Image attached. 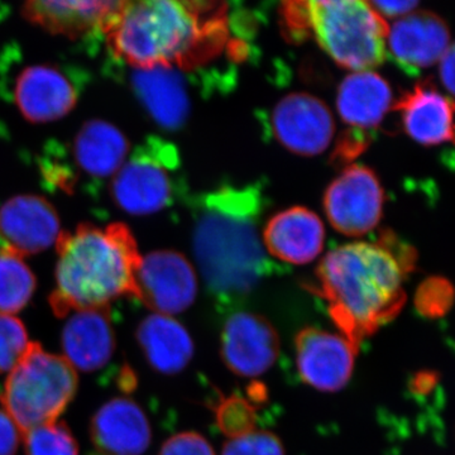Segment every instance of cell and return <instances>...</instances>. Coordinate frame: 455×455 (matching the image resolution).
Wrapping results in <instances>:
<instances>
[{"label": "cell", "mask_w": 455, "mask_h": 455, "mask_svg": "<svg viewBox=\"0 0 455 455\" xmlns=\"http://www.w3.org/2000/svg\"><path fill=\"white\" fill-rule=\"evenodd\" d=\"M103 33L113 55L134 70H188L223 49L227 11L221 3L122 2Z\"/></svg>", "instance_id": "1"}, {"label": "cell", "mask_w": 455, "mask_h": 455, "mask_svg": "<svg viewBox=\"0 0 455 455\" xmlns=\"http://www.w3.org/2000/svg\"><path fill=\"white\" fill-rule=\"evenodd\" d=\"M397 245L387 238L340 245L316 269L314 291L324 299L334 324L357 352L405 304L403 281L414 266V253Z\"/></svg>", "instance_id": "2"}, {"label": "cell", "mask_w": 455, "mask_h": 455, "mask_svg": "<svg viewBox=\"0 0 455 455\" xmlns=\"http://www.w3.org/2000/svg\"><path fill=\"white\" fill-rule=\"evenodd\" d=\"M262 211L257 187H224L197 200L194 256L212 292L245 295L267 274V251L259 235Z\"/></svg>", "instance_id": "3"}, {"label": "cell", "mask_w": 455, "mask_h": 455, "mask_svg": "<svg viewBox=\"0 0 455 455\" xmlns=\"http://www.w3.org/2000/svg\"><path fill=\"white\" fill-rule=\"evenodd\" d=\"M56 289L50 305L59 317L104 309L123 296H137L140 254L130 228L80 224L56 243Z\"/></svg>", "instance_id": "4"}, {"label": "cell", "mask_w": 455, "mask_h": 455, "mask_svg": "<svg viewBox=\"0 0 455 455\" xmlns=\"http://www.w3.org/2000/svg\"><path fill=\"white\" fill-rule=\"evenodd\" d=\"M283 18L296 37L310 36L341 68L372 70L385 60L387 20L370 2L310 0L286 3Z\"/></svg>", "instance_id": "5"}, {"label": "cell", "mask_w": 455, "mask_h": 455, "mask_svg": "<svg viewBox=\"0 0 455 455\" xmlns=\"http://www.w3.org/2000/svg\"><path fill=\"white\" fill-rule=\"evenodd\" d=\"M79 379L68 359L29 343L9 373L0 401L20 434L55 423L76 395Z\"/></svg>", "instance_id": "6"}, {"label": "cell", "mask_w": 455, "mask_h": 455, "mask_svg": "<svg viewBox=\"0 0 455 455\" xmlns=\"http://www.w3.org/2000/svg\"><path fill=\"white\" fill-rule=\"evenodd\" d=\"M179 170L180 158L175 147L152 140L114 175V202L133 215L163 211L179 193Z\"/></svg>", "instance_id": "7"}, {"label": "cell", "mask_w": 455, "mask_h": 455, "mask_svg": "<svg viewBox=\"0 0 455 455\" xmlns=\"http://www.w3.org/2000/svg\"><path fill=\"white\" fill-rule=\"evenodd\" d=\"M383 203V188L373 171L353 164L344 170L326 190L325 214L341 235L361 236L379 226Z\"/></svg>", "instance_id": "8"}, {"label": "cell", "mask_w": 455, "mask_h": 455, "mask_svg": "<svg viewBox=\"0 0 455 455\" xmlns=\"http://www.w3.org/2000/svg\"><path fill=\"white\" fill-rule=\"evenodd\" d=\"M136 287V298L147 307L160 315H175L196 301V272L182 254L157 251L140 259Z\"/></svg>", "instance_id": "9"}, {"label": "cell", "mask_w": 455, "mask_h": 455, "mask_svg": "<svg viewBox=\"0 0 455 455\" xmlns=\"http://www.w3.org/2000/svg\"><path fill=\"white\" fill-rule=\"evenodd\" d=\"M275 139L289 151L302 156L323 154L334 137V119L319 99L305 92L287 95L271 116Z\"/></svg>", "instance_id": "10"}, {"label": "cell", "mask_w": 455, "mask_h": 455, "mask_svg": "<svg viewBox=\"0 0 455 455\" xmlns=\"http://www.w3.org/2000/svg\"><path fill=\"white\" fill-rule=\"evenodd\" d=\"M295 350L299 373L311 387L337 392L349 382L357 350L343 335L310 326L296 335Z\"/></svg>", "instance_id": "11"}, {"label": "cell", "mask_w": 455, "mask_h": 455, "mask_svg": "<svg viewBox=\"0 0 455 455\" xmlns=\"http://www.w3.org/2000/svg\"><path fill=\"white\" fill-rule=\"evenodd\" d=\"M280 339L265 316L238 313L230 316L221 331V357L233 373L257 377L274 366Z\"/></svg>", "instance_id": "12"}, {"label": "cell", "mask_w": 455, "mask_h": 455, "mask_svg": "<svg viewBox=\"0 0 455 455\" xmlns=\"http://www.w3.org/2000/svg\"><path fill=\"white\" fill-rule=\"evenodd\" d=\"M451 46V32L442 17L415 11L388 28L386 49L403 73L418 75L435 65Z\"/></svg>", "instance_id": "13"}, {"label": "cell", "mask_w": 455, "mask_h": 455, "mask_svg": "<svg viewBox=\"0 0 455 455\" xmlns=\"http://www.w3.org/2000/svg\"><path fill=\"white\" fill-rule=\"evenodd\" d=\"M52 204L37 196H18L0 208V235L20 256L49 250L61 235Z\"/></svg>", "instance_id": "14"}, {"label": "cell", "mask_w": 455, "mask_h": 455, "mask_svg": "<svg viewBox=\"0 0 455 455\" xmlns=\"http://www.w3.org/2000/svg\"><path fill=\"white\" fill-rule=\"evenodd\" d=\"M90 438L98 455H142L151 444V425L139 403L116 397L92 416Z\"/></svg>", "instance_id": "15"}, {"label": "cell", "mask_w": 455, "mask_h": 455, "mask_svg": "<svg viewBox=\"0 0 455 455\" xmlns=\"http://www.w3.org/2000/svg\"><path fill=\"white\" fill-rule=\"evenodd\" d=\"M392 109L401 114L403 128L415 142L424 146L455 142V101L433 84H418Z\"/></svg>", "instance_id": "16"}, {"label": "cell", "mask_w": 455, "mask_h": 455, "mask_svg": "<svg viewBox=\"0 0 455 455\" xmlns=\"http://www.w3.org/2000/svg\"><path fill=\"white\" fill-rule=\"evenodd\" d=\"M14 100L27 121L49 123L68 116L76 106L77 94L55 66L33 65L18 75Z\"/></svg>", "instance_id": "17"}, {"label": "cell", "mask_w": 455, "mask_h": 455, "mask_svg": "<svg viewBox=\"0 0 455 455\" xmlns=\"http://www.w3.org/2000/svg\"><path fill=\"white\" fill-rule=\"evenodd\" d=\"M267 253L291 265H307L323 252L325 229L319 217L302 206L278 212L262 233Z\"/></svg>", "instance_id": "18"}, {"label": "cell", "mask_w": 455, "mask_h": 455, "mask_svg": "<svg viewBox=\"0 0 455 455\" xmlns=\"http://www.w3.org/2000/svg\"><path fill=\"white\" fill-rule=\"evenodd\" d=\"M61 346L64 358L83 372H95L109 363L116 346L110 307L75 313L62 331Z\"/></svg>", "instance_id": "19"}, {"label": "cell", "mask_w": 455, "mask_h": 455, "mask_svg": "<svg viewBox=\"0 0 455 455\" xmlns=\"http://www.w3.org/2000/svg\"><path fill=\"white\" fill-rule=\"evenodd\" d=\"M122 2H65L40 0L23 5L27 20L55 35L79 38L94 31L104 32Z\"/></svg>", "instance_id": "20"}, {"label": "cell", "mask_w": 455, "mask_h": 455, "mask_svg": "<svg viewBox=\"0 0 455 455\" xmlns=\"http://www.w3.org/2000/svg\"><path fill=\"white\" fill-rule=\"evenodd\" d=\"M394 107L390 84L373 70L355 71L341 82L337 110L341 121L355 131L379 127Z\"/></svg>", "instance_id": "21"}, {"label": "cell", "mask_w": 455, "mask_h": 455, "mask_svg": "<svg viewBox=\"0 0 455 455\" xmlns=\"http://www.w3.org/2000/svg\"><path fill=\"white\" fill-rule=\"evenodd\" d=\"M132 84L147 112L164 130H179L188 121L190 98L178 68L136 70Z\"/></svg>", "instance_id": "22"}, {"label": "cell", "mask_w": 455, "mask_h": 455, "mask_svg": "<svg viewBox=\"0 0 455 455\" xmlns=\"http://www.w3.org/2000/svg\"><path fill=\"white\" fill-rule=\"evenodd\" d=\"M137 340L149 366L163 374L181 372L194 355L190 334L171 316H147L137 328Z\"/></svg>", "instance_id": "23"}, {"label": "cell", "mask_w": 455, "mask_h": 455, "mask_svg": "<svg viewBox=\"0 0 455 455\" xmlns=\"http://www.w3.org/2000/svg\"><path fill=\"white\" fill-rule=\"evenodd\" d=\"M130 143L123 132L106 121H89L74 140L77 166L94 178L116 175L127 161Z\"/></svg>", "instance_id": "24"}, {"label": "cell", "mask_w": 455, "mask_h": 455, "mask_svg": "<svg viewBox=\"0 0 455 455\" xmlns=\"http://www.w3.org/2000/svg\"><path fill=\"white\" fill-rule=\"evenodd\" d=\"M36 277L23 256L5 247L0 251V315L25 309L36 290Z\"/></svg>", "instance_id": "25"}, {"label": "cell", "mask_w": 455, "mask_h": 455, "mask_svg": "<svg viewBox=\"0 0 455 455\" xmlns=\"http://www.w3.org/2000/svg\"><path fill=\"white\" fill-rule=\"evenodd\" d=\"M23 438L26 455H79V444L64 421L35 427Z\"/></svg>", "instance_id": "26"}, {"label": "cell", "mask_w": 455, "mask_h": 455, "mask_svg": "<svg viewBox=\"0 0 455 455\" xmlns=\"http://www.w3.org/2000/svg\"><path fill=\"white\" fill-rule=\"evenodd\" d=\"M28 344L25 324L18 317L0 315V373L16 367Z\"/></svg>", "instance_id": "27"}, {"label": "cell", "mask_w": 455, "mask_h": 455, "mask_svg": "<svg viewBox=\"0 0 455 455\" xmlns=\"http://www.w3.org/2000/svg\"><path fill=\"white\" fill-rule=\"evenodd\" d=\"M221 455H284V451L275 434L252 430L227 442Z\"/></svg>", "instance_id": "28"}, {"label": "cell", "mask_w": 455, "mask_h": 455, "mask_svg": "<svg viewBox=\"0 0 455 455\" xmlns=\"http://www.w3.org/2000/svg\"><path fill=\"white\" fill-rule=\"evenodd\" d=\"M217 418L220 429L232 438L253 430L252 406L242 398L230 397L224 400L218 409Z\"/></svg>", "instance_id": "29"}, {"label": "cell", "mask_w": 455, "mask_h": 455, "mask_svg": "<svg viewBox=\"0 0 455 455\" xmlns=\"http://www.w3.org/2000/svg\"><path fill=\"white\" fill-rule=\"evenodd\" d=\"M160 455H215L211 443L196 433H180L171 436L161 448Z\"/></svg>", "instance_id": "30"}, {"label": "cell", "mask_w": 455, "mask_h": 455, "mask_svg": "<svg viewBox=\"0 0 455 455\" xmlns=\"http://www.w3.org/2000/svg\"><path fill=\"white\" fill-rule=\"evenodd\" d=\"M20 430L7 412L0 410V455H16L20 445Z\"/></svg>", "instance_id": "31"}, {"label": "cell", "mask_w": 455, "mask_h": 455, "mask_svg": "<svg viewBox=\"0 0 455 455\" xmlns=\"http://www.w3.org/2000/svg\"><path fill=\"white\" fill-rule=\"evenodd\" d=\"M371 5L377 13L383 18V20H391V18H403L407 14L415 12L418 8V2H411V0H395V2H386V0H379V2H370Z\"/></svg>", "instance_id": "32"}, {"label": "cell", "mask_w": 455, "mask_h": 455, "mask_svg": "<svg viewBox=\"0 0 455 455\" xmlns=\"http://www.w3.org/2000/svg\"><path fill=\"white\" fill-rule=\"evenodd\" d=\"M439 75L443 85L455 97V42L451 44L439 61Z\"/></svg>", "instance_id": "33"}]
</instances>
